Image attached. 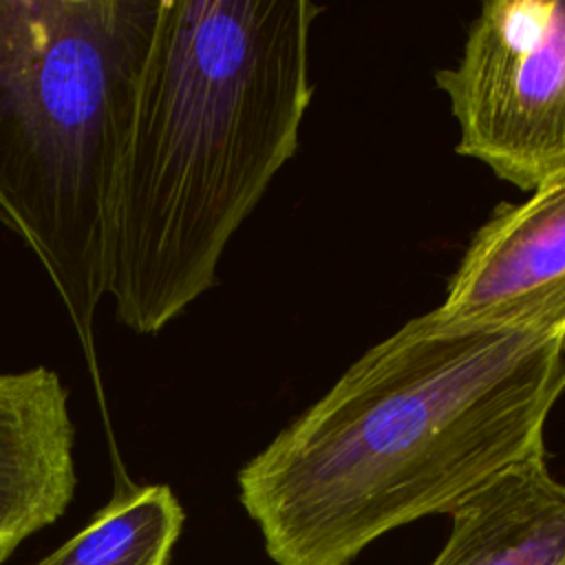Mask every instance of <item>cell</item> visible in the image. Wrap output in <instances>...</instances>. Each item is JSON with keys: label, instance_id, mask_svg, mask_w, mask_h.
I'll use <instances>...</instances> for the list:
<instances>
[{"label": "cell", "instance_id": "obj_1", "mask_svg": "<svg viewBox=\"0 0 565 565\" xmlns=\"http://www.w3.org/2000/svg\"><path fill=\"white\" fill-rule=\"evenodd\" d=\"M565 335L441 311L366 349L238 472L276 565H351L373 541L450 514L545 455Z\"/></svg>", "mask_w": 565, "mask_h": 565}, {"label": "cell", "instance_id": "obj_2", "mask_svg": "<svg viewBox=\"0 0 565 565\" xmlns=\"http://www.w3.org/2000/svg\"><path fill=\"white\" fill-rule=\"evenodd\" d=\"M311 0H161L106 212V294L154 335L296 154L313 97Z\"/></svg>", "mask_w": 565, "mask_h": 565}, {"label": "cell", "instance_id": "obj_3", "mask_svg": "<svg viewBox=\"0 0 565 565\" xmlns=\"http://www.w3.org/2000/svg\"><path fill=\"white\" fill-rule=\"evenodd\" d=\"M161 0H0V218L95 369L106 212Z\"/></svg>", "mask_w": 565, "mask_h": 565}, {"label": "cell", "instance_id": "obj_4", "mask_svg": "<svg viewBox=\"0 0 565 565\" xmlns=\"http://www.w3.org/2000/svg\"><path fill=\"white\" fill-rule=\"evenodd\" d=\"M457 152L532 192L565 172V0H492L435 73Z\"/></svg>", "mask_w": 565, "mask_h": 565}, {"label": "cell", "instance_id": "obj_5", "mask_svg": "<svg viewBox=\"0 0 565 565\" xmlns=\"http://www.w3.org/2000/svg\"><path fill=\"white\" fill-rule=\"evenodd\" d=\"M439 309L565 335V172L490 214L448 278Z\"/></svg>", "mask_w": 565, "mask_h": 565}, {"label": "cell", "instance_id": "obj_6", "mask_svg": "<svg viewBox=\"0 0 565 565\" xmlns=\"http://www.w3.org/2000/svg\"><path fill=\"white\" fill-rule=\"evenodd\" d=\"M75 424L68 391L46 366L0 371V565L73 501Z\"/></svg>", "mask_w": 565, "mask_h": 565}, {"label": "cell", "instance_id": "obj_7", "mask_svg": "<svg viewBox=\"0 0 565 565\" xmlns=\"http://www.w3.org/2000/svg\"><path fill=\"white\" fill-rule=\"evenodd\" d=\"M450 516L430 565H565V483L545 455L510 466Z\"/></svg>", "mask_w": 565, "mask_h": 565}, {"label": "cell", "instance_id": "obj_8", "mask_svg": "<svg viewBox=\"0 0 565 565\" xmlns=\"http://www.w3.org/2000/svg\"><path fill=\"white\" fill-rule=\"evenodd\" d=\"M183 521L168 486H128L35 565H168Z\"/></svg>", "mask_w": 565, "mask_h": 565}]
</instances>
